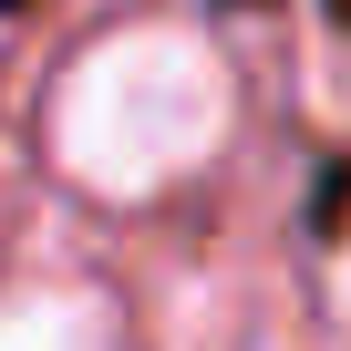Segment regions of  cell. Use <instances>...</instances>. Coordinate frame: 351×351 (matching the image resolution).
Segmentation results:
<instances>
[{
    "mask_svg": "<svg viewBox=\"0 0 351 351\" xmlns=\"http://www.w3.org/2000/svg\"><path fill=\"white\" fill-rule=\"evenodd\" d=\"M0 351H114V310L83 279H32L0 300Z\"/></svg>",
    "mask_w": 351,
    "mask_h": 351,
    "instance_id": "cell-2",
    "label": "cell"
},
{
    "mask_svg": "<svg viewBox=\"0 0 351 351\" xmlns=\"http://www.w3.org/2000/svg\"><path fill=\"white\" fill-rule=\"evenodd\" d=\"M217 134H228V62L176 21L104 32L52 93V155L93 197L176 186L197 155H217Z\"/></svg>",
    "mask_w": 351,
    "mask_h": 351,
    "instance_id": "cell-1",
    "label": "cell"
},
{
    "mask_svg": "<svg viewBox=\"0 0 351 351\" xmlns=\"http://www.w3.org/2000/svg\"><path fill=\"white\" fill-rule=\"evenodd\" d=\"M341 300H351V269H341Z\"/></svg>",
    "mask_w": 351,
    "mask_h": 351,
    "instance_id": "cell-3",
    "label": "cell"
}]
</instances>
